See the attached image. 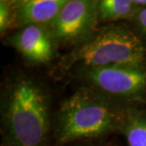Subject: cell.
<instances>
[{
  "label": "cell",
  "mask_w": 146,
  "mask_h": 146,
  "mask_svg": "<svg viewBox=\"0 0 146 146\" xmlns=\"http://www.w3.org/2000/svg\"><path fill=\"white\" fill-rule=\"evenodd\" d=\"M7 126L15 146H42L49 128L46 99L41 90L23 81L13 89L7 110Z\"/></svg>",
  "instance_id": "cell-1"
},
{
  "label": "cell",
  "mask_w": 146,
  "mask_h": 146,
  "mask_svg": "<svg viewBox=\"0 0 146 146\" xmlns=\"http://www.w3.org/2000/svg\"><path fill=\"white\" fill-rule=\"evenodd\" d=\"M146 49L139 36L125 27H106L76 52V59L90 68L110 65L142 67Z\"/></svg>",
  "instance_id": "cell-2"
},
{
  "label": "cell",
  "mask_w": 146,
  "mask_h": 146,
  "mask_svg": "<svg viewBox=\"0 0 146 146\" xmlns=\"http://www.w3.org/2000/svg\"><path fill=\"white\" fill-rule=\"evenodd\" d=\"M115 119L109 106L88 93L77 92L60 111L59 141L65 143L104 134L112 128Z\"/></svg>",
  "instance_id": "cell-3"
},
{
  "label": "cell",
  "mask_w": 146,
  "mask_h": 146,
  "mask_svg": "<svg viewBox=\"0 0 146 146\" xmlns=\"http://www.w3.org/2000/svg\"><path fill=\"white\" fill-rule=\"evenodd\" d=\"M86 72L91 83L108 94L130 96L146 88V71L142 67L110 65L88 68Z\"/></svg>",
  "instance_id": "cell-4"
},
{
  "label": "cell",
  "mask_w": 146,
  "mask_h": 146,
  "mask_svg": "<svg viewBox=\"0 0 146 146\" xmlns=\"http://www.w3.org/2000/svg\"><path fill=\"white\" fill-rule=\"evenodd\" d=\"M99 0H69L50 24L51 33L62 40H72L86 34L98 14Z\"/></svg>",
  "instance_id": "cell-5"
},
{
  "label": "cell",
  "mask_w": 146,
  "mask_h": 146,
  "mask_svg": "<svg viewBox=\"0 0 146 146\" xmlns=\"http://www.w3.org/2000/svg\"><path fill=\"white\" fill-rule=\"evenodd\" d=\"M13 46L27 59L45 63L53 55V42L50 33L40 25L24 26L11 38Z\"/></svg>",
  "instance_id": "cell-6"
},
{
  "label": "cell",
  "mask_w": 146,
  "mask_h": 146,
  "mask_svg": "<svg viewBox=\"0 0 146 146\" xmlns=\"http://www.w3.org/2000/svg\"><path fill=\"white\" fill-rule=\"evenodd\" d=\"M69 0H16L15 20L19 25L51 23Z\"/></svg>",
  "instance_id": "cell-7"
},
{
  "label": "cell",
  "mask_w": 146,
  "mask_h": 146,
  "mask_svg": "<svg viewBox=\"0 0 146 146\" xmlns=\"http://www.w3.org/2000/svg\"><path fill=\"white\" fill-rule=\"evenodd\" d=\"M132 0H99L98 16L103 21L125 19L136 12Z\"/></svg>",
  "instance_id": "cell-8"
},
{
  "label": "cell",
  "mask_w": 146,
  "mask_h": 146,
  "mask_svg": "<svg viewBox=\"0 0 146 146\" xmlns=\"http://www.w3.org/2000/svg\"><path fill=\"white\" fill-rule=\"evenodd\" d=\"M128 146H146V120L140 118L131 119L124 129Z\"/></svg>",
  "instance_id": "cell-9"
},
{
  "label": "cell",
  "mask_w": 146,
  "mask_h": 146,
  "mask_svg": "<svg viewBox=\"0 0 146 146\" xmlns=\"http://www.w3.org/2000/svg\"><path fill=\"white\" fill-rule=\"evenodd\" d=\"M10 21V8L7 1H0V30L3 32L7 28Z\"/></svg>",
  "instance_id": "cell-10"
},
{
  "label": "cell",
  "mask_w": 146,
  "mask_h": 146,
  "mask_svg": "<svg viewBox=\"0 0 146 146\" xmlns=\"http://www.w3.org/2000/svg\"><path fill=\"white\" fill-rule=\"evenodd\" d=\"M136 21L141 31L146 34V8H144L137 12Z\"/></svg>",
  "instance_id": "cell-11"
},
{
  "label": "cell",
  "mask_w": 146,
  "mask_h": 146,
  "mask_svg": "<svg viewBox=\"0 0 146 146\" xmlns=\"http://www.w3.org/2000/svg\"><path fill=\"white\" fill-rule=\"evenodd\" d=\"M6 1H11V3H14L15 1H16V0H6Z\"/></svg>",
  "instance_id": "cell-12"
}]
</instances>
